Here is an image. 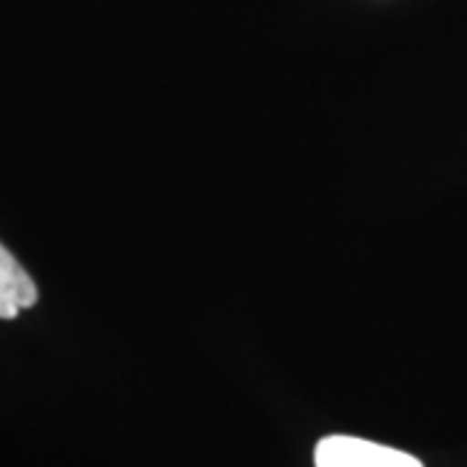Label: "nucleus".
Instances as JSON below:
<instances>
[{"instance_id":"obj_2","label":"nucleus","mask_w":467,"mask_h":467,"mask_svg":"<svg viewBox=\"0 0 467 467\" xmlns=\"http://www.w3.org/2000/svg\"><path fill=\"white\" fill-rule=\"evenodd\" d=\"M36 285L16 257L0 244V319L18 317L21 309L36 304Z\"/></svg>"},{"instance_id":"obj_1","label":"nucleus","mask_w":467,"mask_h":467,"mask_svg":"<svg viewBox=\"0 0 467 467\" xmlns=\"http://www.w3.org/2000/svg\"><path fill=\"white\" fill-rule=\"evenodd\" d=\"M317 467H423L413 454L356 436H327L315 450Z\"/></svg>"}]
</instances>
